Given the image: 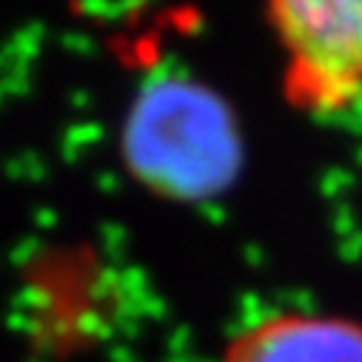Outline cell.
<instances>
[{
    "mask_svg": "<svg viewBox=\"0 0 362 362\" xmlns=\"http://www.w3.org/2000/svg\"><path fill=\"white\" fill-rule=\"evenodd\" d=\"M274 18L294 80L317 103L362 98V4H286Z\"/></svg>",
    "mask_w": 362,
    "mask_h": 362,
    "instance_id": "cell-2",
    "label": "cell"
},
{
    "mask_svg": "<svg viewBox=\"0 0 362 362\" xmlns=\"http://www.w3.org/2000/svg\"><path fill=\"white\" fill-rule=\"evenodd\" d=\"M132 174L157 194L206 200L240 168V134L223 100L189 80H157L137 95L123 129Z\"/></svg>",
    "mask_w": 362,
    "mask_h": 362,
    "instance_id": "cell-1",
    "label": "cell"
},
{
    "mask_svg": "<svg viewBox=\"0 0 362 362\" xmlns=\"http://www.w3.org/2000/svg\"><path fill=\"white\" fill-rule=\"evenodd\" d=\"M226 362H362V328L317 314L271 317L237 337Z\"/></svg>",
    "mask_w": 362,
    "mask_h": 362,
    "instance_id": "cell-3",
    "label": "cell"
}]
</instances>
